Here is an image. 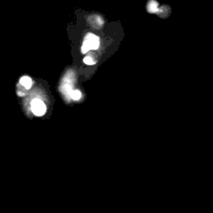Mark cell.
Listing matches in <instances>:
<instances>
[{"label": "cell", "mask_w": 213, "mask_h": 213, "mask_svg": "<svg viewBox=\"0 0 213 213\" xmlns=\"http://www.w3.org/2000/svg\"><path fill=\"white\" fill-rule=\"evenodd\" d=\"M31 110L34 115L42 117L46 113L47 106L43 101L36 98V99H33L31 103Z\"/></svg>", "instance_id": "2"}, {"label": "cell", "mask_w": 213, "mask_h": 213, "mask_svg": "<svg viewBox=\"0 0 213 213\" xmlns=\"http://www.w3.org/2000/svg\"><path fill=\"white\" fill-rule=\"evenodd\" d=\"M19 83H20V84L22 86L24 87V88L26 89H30L31 88V87H32V85H33V81H32V79H31L29 77H28V76H24V77H21Z\"/></svg>", "instance_id": "3"}, {"label": "cell", "mask_w": 213, "mask_h": 213, "mask_svg": "<svg viewBox=\"0 0 213 213\" xmlns=\"http://www.w3.org/2000/svg\"><path fill=\"white\" fill-rule=\"evenodd\" d=\"M83 62H84V63L88 64V65H93V64L96 63V62H95L94 60L92 59V58H90V57H86V58L83 59Z\"/></svg>", "instance_id": "6"}, {"label": "cell", "mask_w": 213, "mask_h": 213, "mask_svg": "<svg viewBox=\"0 0 213 213\" xmlns=\"http://www.w3.org/2000/svg\"><path fill=\"white\" fill-rule=\"evenodd\" d=\"M157 7H158V4L156 1L154 0H151L150 1L148 4V10L149 13H155L157 11Z\"/></svg>", "instance_id": "4"}, {"label": "cell", "mask_w": 213, "mask_h": 213, "mask_svg": "<svg viewBox=\"0 0 213 213\" xmlns=\"http://www.w3.org/2000/svg\"><path fill=\"white\" fill-rule=\"evenodd\" d=\"M100 45V39L98 36L88 33L84 39L82 46V53H87L90 50H97Z\"/></svg>", "instance_id": "1"}, {"label": "cell", "mask_w": 213, "mask_h": 213, "mask_svg": "<svg viewBox=\"0 0 213 213\" xmlns=\"http://www.w3.org/2000/svg\"><path fill=\"white\" fill-rule=\"evenodd\" d=\"M71 96L74 100H78V99H80L81 97H82V93H81V92L78 91V90H75V91H73V92H72Z\"/></svg>", "instance_id": "5"}]
</instances>
